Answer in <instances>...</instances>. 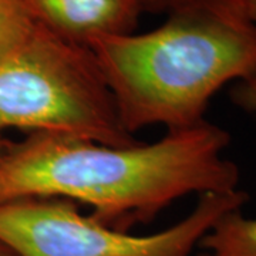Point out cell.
I'll return each mask as SVG.
<instances>
[{"instance_id":"1","label":"cell","mask_w":256,"mask_h":256,"mask_svg":"<svg viewBox=\"0 0 256 256\" xmlns=\"http://www.w3.org/2000/svg\"><path fill=\"white\" fill-rule=\"evenodd\" d=\"M229 142L228 131L206 120L152 144L127 146L32 132L0 154V204L78 201L92 206L94 220L127 232L185 195L238 190V166L224 156Z\"/></svg>"},{"instance_id":"2","label":"cell","mask_w":256,"mask_h":256,"mask_svg":"<svg viewBox=\"0 0 256 256\" xmlns=\"http://www.w3.org/2000/svg\"><path fill=\"white\" fill-rule=\"evenodd\" d=\"M122 127L168 131L204 120L210 98L256 64V26L224 0H184L162 26L87 43Z\"/></svg>"},{"instance_id":"3","label":"cell","mask_w":256,"mask_h":256,"mask_svg":"<svg viewBox=\"0 0 256 256\" xmlns=\"http://www.w3.org/2000/svg\"><path fill=\"white\" fill-rule=\"evenodd\" d=\"M9 130L116 146L138 142L122 127L90 48L38 23L23 44L0 60V154Z\"/></svg>"},{"instance_id":"4","label":"cell","mask_w":256,"mask_h":256,"mask_svg":"<svg viewBox=\"0 0 256 256\" xmlns=\"http://www.w3.org/2000/svg\"><path fill=\"white\" fill-rule=\"evenodd\" d=\"M248 200L242 190L204 194L172 226L131 235L84 216L68 200L24 198L0 204V242L18 256H191L212 226Z\"/></svg>"},{"instance_id":"5","label":"cell","mask_w":256,"mask_h":256,"mask_svg":"<svg viewBox=\"0 0 256 256\" xmlns=\"http://www.w3.org/2000/svg\"><path fill=\"white\" fill-rule=\"evenodd\" d=\"M38 24L87 46L100 37L131 33L144 0H23Z\"/></svg>"},{"instance_id":"6","label":"cell","mask_w":256,"mask_h":256,"mask_svg":"<svg viewBox=\"0 0 256 256\" xmlns=\"http://www.w3.org/2000/svg\"><path fill=\"white\" fill-rule=\"evenodd\" d=\"M198 246L210 256H256V218H245L240 210L228 212Z\"/></svg>"},{"instance_id":"7","label":"cell","mask_w":256,"mask_h":256,"mask_svg":"<svg viewBox=\"0 0 256 256\" xmlns=\"http://www.w3.org/2000/svg\"><path fill=\"white\" fill-rule=\"evenodd\" d=\"M36 28L23 0H0V60L23 44Z\"/></svg>"},{"instance_id":"8","label":"cell","mask_w":256,"mask_h":256,"mask_svg":"<svg viewBox=\"0 0 256 256\" xmlns=\"http://www.w3.org/2000/svg\"><path fill=\"white\" fill-rule=\"evenodd\" d=\"M232 98L240 108L256 116V64L245 78L239 80L232 92Z\"/></svg>"},{"instance_id":"9","label":"cell","mask_w":256,"mask_h":256,"mask_svg":"<svg viewBox=\"0 0 256 256\" xmlns=\"http://www.w3.org/2000/svg\"><path fill=\"white\" fill-rule=\"evenodd\" d=\"M256 26V0H224Z\"/></svg>"},{"instance_id":"10","label":"cell","mask_w":256,"mask_h":256,"mask_svg":"<svg viewBox=\"0 0 256 256\" xmlns=\"http://www.w3.org/2000/svg\"><path fill=\"white\" fill-rule=\"evenodd\" d=\"M146 4V8L148 6H151V4H170L171 8L175 6V4H178V3H181L184 0H144Z\"/></svg>"},{"instance_id":"11","label":"cell","mask_w":256,"mask_h":256,"mask_svg":"<svg viewBox=\"0 0 256 256\" xmlns=\"http://www.w3.org/2000/svg\"><path fill=\"white\" fill-rule=\"evenodd\" d=\"M0 256H18L9 246H6L3 242H0Z\"/></svg>"},{"instance_id":"12","label":"cell","mask_w":256,"mask_h":256,"mask_svg":"<svg viewBox=\"0 0 256 256\" xmlns=\"http://www.w3.org/2000/svg\"><path fill=\"white\" fill-rule=\"evenodd\" d=\"M200 256H210V255H208L206 252H204V254H201V255H200Z\"/></svg>"}]
</instances>
